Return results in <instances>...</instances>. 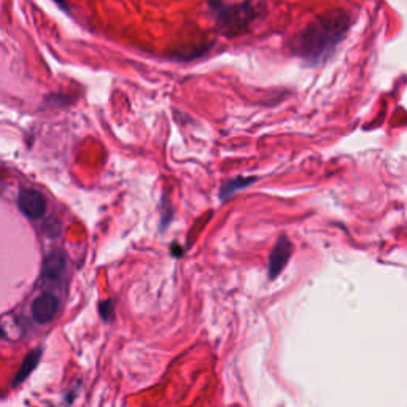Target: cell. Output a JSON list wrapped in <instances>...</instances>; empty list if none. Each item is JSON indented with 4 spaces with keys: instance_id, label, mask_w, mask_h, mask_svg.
I'll list each match as a JSON object with an SVG mask.
<instances>
[{
    "instance_id": "obj_1",
    "label": "cell",
    "mask_w": 407,
    "mask_h": 407,
    "mask_svg": "<svg viewBox=\"0 0 407 407\" xmlns=\"http://www.w3.org/2000/svg\"><path fill=\"white\" fill-rule=\"evenodd\" d=\"M349 28V18L344 11H328L317 18L294 37L293 52L308 62H317L331 51Z\"/></svg>"
},
{
    "instance_id": "obj_2",
    "label": "cell",
    "mask_w": 407,
    "mask_h": 407,
    "mask_svg": "<svg viewBox=\"0 0 407 407\" xmlns=\"http://www.w3.org/2000/svg\"><path fill=\"white\" fill-rule=\"evenodd\" d=\"M216 10V21L218 28L228 35L240 34L248 26H250L261 11L264 5L258 4H238V5H226V4H210Z\"/></svg>"
},
{
    "instance_id": "obj_3",
    "label": "cell",
    "mask_w": 407,
    "mask_h": 407,
    "mask_svg": "<svg viewBox=\"0 0 407 407\" xmlns=\"http://www.w3.org/2000/svg\"><path fill=\"white\" fill-rule=\"evenodd\" d=\"M18 207L29 220H40L47 213V201L37 189L26 188L19 191Z\"/></svg>"
},
{
    "instance_id": "obj_4",
    "label": "cell",
    "mask_w": 407,
    "mask_h": 407,
    "mask_svg": "<svg viewBox=\"0 0 407 407\" xmlns=\"http://www.w3.org/2000/svg\"><path fill=\"white\" fill-rule=\"evenodd\" d=\"M59 307H61V301L52 293H43L38 296L34 304H32V318H34L37 323H50V321L56 317L59 312Z\"/></svg>"
},
{
    "instance_id": "obj_5",
    "label": "cell",
    "mask_w": 407,
    "mask_h": 407,
    "mask_svg": "<svg viewBox=\"0 0 407 407\" xmlns=\"http://www.w3.org/2000/svg\"><path fill=\"white\" fill-rule=\"evenodd\" d=\"M293 253V244L286 238H280L277 244H275L274 250L271 252V258H269V279L274 280L277 275L281 274L288 261L291 258Z\"/></svg>"
},
{
    "instance_id": "obj_6",
    "label": "cell",
    "mask_w": 407,
    "mask_h": 407,
    "mask_svg": "<svg viewBox=\"0 0 407 407\" xmlns=\"http://www.w3.org/2000/svg\"><path fill=\"white\" fill-rule=\"evenodd\" d=\"M67 267V256L62 250H52L43 261L42 279L47 281H56L64 275Z\"/></svg>"
},
{
    "instance_id": "obj_7",
    "label": "cell",
    "mask_w": 407,
    "mask_h": 407,
    "mask_svg": "<svg viewBox=\"0 0 407 407\" xmlns=\"http://www.w3.org/2000/svg\"><path fill=\"white\" fill-rule=\"evenodd\" d=\"M42 353H43V349H42V347H38V349L30 350L28 355H26L21 366H19V369L16 372L15 379H13V384H11L13 386L21 385L24 380L28 379L30 374L35 371V367L38 366V363H40V359H42Z\"/></svg>"
},
{
    "instance_id": "obj_8",
    "label": "cell",
    "mask_w": 407,
    "mask_h": 407,
    "mask_svg": "<svg viewBox=\"0 0 407 407\" xmlns=\"http://www.w3.org/2000/svg\"><path fill=\"white\" fill-rule=\"evenodd\" d=\"M258 180L256 177H238V179L228 180L225 185L220 188V199L225 201L229 196H233L235 191H240V189H245Z\"/></svg>"
},
{
    "instance_id": "obj_9",
    "label": "cell",
    "mask_w": 407,
    "mask_h": 407,
    "mask_svg": "<svg viewBox=\"0 0 407 407\" xmlns=\"http://www.w3.org/2000/svg\"><path fill=\"white\" fill-rule=\"evenodd\" d=\"M113 312H115V308H113V301L111 299L102 301V303L99 304V313H101L102 320L108 321L111 318V315H113Z\"/></svg>"
},
{
    "instance_id": "obj_10",
    "label": "cell",
    "mask_w": 407,
    "mask_h": 407,
    "mask_svg": "<svg viewBox=\"0 0 407 407\" xmlns=\"http://www.w3.org/2000/svg\"><path fill=\"white\" fill-rule=\"evenodd\" d=\"M77 395H78V386L75 385V386H72L70 390L65 391V396H64V399H62L61 407H70L72 404H74Z\"/></svg>"
}]
</instances>
